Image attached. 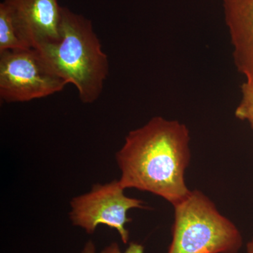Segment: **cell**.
Returning a JSON list of instances; mask_svg holds the SVG:
<instances>
[{
	"label": "cell",
	"mask_w": 253,
	"mask_h": 253,
	"mask_svg": "<svg viewBox=\"0 0 253 253\" xmlns=\"http://www.w3.org/2000/svg\"><path fill=\"white\" fill-rule=\"evenodd\" d=\"M2 3L26 47L38 49L61 39L63 6L58 0H4Z\"/></svg>",
	"instance_id": "6"
},
{
	"label": "cell",
	"mask_w": 253,
	"mask_h": 253,
	"mask_svg": "<svg viewBox=\"0 0 253 253\" xmlns=\"http://www.w3.org/2000/svg\"><path fill=\"white\" fill-rule=\"evenodd\" d=\"M27 48L18 37L7 9L1 2L0 4V52Z\"/></svg>",
	"instance_id": "8"
},
{
	"label": "cell",
	"mask_w": 253,
	"mask_h": 253,
	"mask_svg": "<svg viewBox=\"0 0 253 253\" xmlns=\"http://www.w3.org/2000/svg\"><path fill=\"white\" fill-rule=\"evenodd\" d=\"M174 208L168 253H238L242 248L241 231L201 191H191Z\"/></svg>",
	"instance_id": "3"
},
{
	"label": "cell",
	"mask_w": 253,
	"mask_h": 253,
	"mask_svg": "<svg viewBox=\"0 0 253 253\" xmlns=\"http://www.w3.org/2000/svg\"><path fill=\"white\" fill-rule=\"evenodd\" d=\"M81 253H96L94 243L91 240L88 241L82 250Z\"/></svg>",
	"instance_id": "11"
},
{
	"label": "cell",
	"mask_w": 253,
	"mask_h": 253,
	"mask_svg": "<svg viewBox=\"0 0 253 253\" xmlns=\"http://www.w3.org/2000/svg\"><path fill=\"white\" fill-rule=\"evenodd\" d=\"M223 7L236 68L253 83V0H223Z\"/></svg>",
	"instance_id": "7"
},
{
	"label": "cell",
	"mask_w": 253,
	"mask_h": 253,
	"mask_svg": "<svg viewBox=\"0 0 253 253\" xmlns=\"http://www.w3.org/2000/svg\"><path fill=\"white\" fill-rule=\"evenodd\" d=\"M36 49L55 72L76 86L82 102L99 99L109 63L90 20L62 7L61 39Z\"/></svg>",
	"instance_id": "2"
},
{
	"label": "cell",
	"mask_w": 253,
	"mask_h": 253,
	"mask_svg": "<svg viewBox=\"0 0 253 253\" xmlns=\"http://www.w3.org/2000/svg\"><path fill=\"white\" fill-rule=\"evenodd\" d=\"M118 179L106 184H96L85 194L71 199L70 219L73 225L92 234L99 225L117 231L124 244H127L129 232L126 225L131 219L128 212L132 209H147L142 200L126 196Z\"/></svg>",
	"instance_id": "5"
},
{
	"label": "cell",
	"mask_w": 253,
	"mask_h": 253,
	"mask_svg": "<svg viewBox=\"0 0 253 253\" xmlns=\"http://www.w3.org/2000/svg\"><path fill=\"white\" fill-rule=\"evenodd\" d=\"M100 253H144V247L139 243L131 242L126 251H121L117 243L113 242L105 247Z\"/></svg>",
	"instance_id": "10"
},
{
	"label": "cell",
	"mask_w": 253,
	"mask_h": 253,
	"mask_svg": "<svg viewBox=\"0 0 253 253\" xmlns=\"http://www.w3.org/2000/svg\"><path fill=\"white\" fill-rule=\"evenodd\" d=\"M190 140L185 125L160 116L129 131L116 154L121 186L179 204L191 193L185 181Z\"/></svg>",
	"instance_id": "1"
},
{
	"label": "cell",
	"mask_w": 253,
	"mask_h": 253,
	"mask_svg": "<svg viewBox=\"0 0 253 253\" xmlns=\"http://www.w3.org/2000/svg\"><path fill=\"white\" fill-rule=\"evenodd\" d=\"M242 99L235 111V116L246 121L253 129V83L246 81L241 86Z\"/></svg>",
	"instance_id": "9"
},
{
	"label": "cell",
	"mask_w": 253,
	"mask_h": 253,
	"mask_svg": "<svg viewBox=\"0 0 253 253\" xmlns=\"http://www.w3.org/2000/svg\"><path fill=\"white\" fill-rule=\"evenodd\" d=\"M246 249H247V253H253V239L248 243Z\"/></svg>",
	"instance_id": "12"
},
{
	"label": "cell",
	"mask_w": 253,
	"mask_h": 253,
	"mask_svg": "<svg viewBox=\"0 0 253 253\" xmlns=\"http://www.w3.org/2000/svg\"><path fill=\"white\" fill-rule=\"evenodd\" d=\"M69 84L33 48L0 52V98L26 102L59 92Z\"/></svg>",
	"instance_id": "4"
}]
</instances>
